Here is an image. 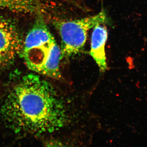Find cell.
<instances>
[{
	"label": "cell",
	"mask_w": 147,
	"mask_h": 147,
	"mask_svg": "<svg viewBox=\"0 0 147 147\" xmlns=\"http://www.w3.org/2000/svg\"><path fill=\"white\" fill-rule=\"evenodd\" d=\"M1 113L7 127L19 135L52 133L67 120L64 103L52 84L34 74L25 75L11 88Z\"/></svg>",
	"instance_id": "1"
},
{
	"label": "cell",
	"mask_w": 147,
	"mask_h": 147,
	"mask_svg": "<svg viewBox=\"0 0 147 147\" xmlns=\"http://www.w3.org/2000/svg\"><path fill=\"white\" fill-rule=\"evenodd\" d=\"M107 15L104 11L96 15L81 19L56 22L55 26L61 38L62 59L76 55L82 50L87 40L88 31L105 23Z\"/></svg>",
	"instance_id": "2"
},
{
	"label": "cell",
	"mask_w": 147,
	"mask_h": 147,
	"mask_svg": "<svg viewBox=\"0 0 147 147\" xmlns=\"http://www.w3.org/2000/svg\"><path fill=\"white\" fill-rule=\"evenodd\" d=\"M55 42L43 18L38 16L28 33L23 46L22 55L28 68L40 73Z\"/></svg>",
	"instance_id": "3"
},
{
	"label": "cell",
	"mask_w": 147,
	"mask_h": 147,
	"mask_svg": "<svg viewBox=\"0 0 147 147\" xmlns=\"http://www.w3.org/2000/svg\"><path fill=\"white\" fill-rule=\"evenodd\" d=\"M20 47L16 28L7 20L0 19V67L12 61Z\"/></svg>",
	"instance_id": "4"
},
{
	"label": "cell",
	"mask_w": 147,
	"mask_h": 147,
	"mask_svg": "<svg viewBox=\"0 0 147 147\" xmlns=\"http://www.w3.org/2000/svg\"><path fill=\"white\" fill-rule=\"evenodd\" d=\"M108 37L106 27L100 24L94 28L90 53L102 72L107 69L105 47Z\"/></svg>",
	"instance_id": "5"
},
{
	"label": "cell",
	"mask_w": 147,
	"mask_h": 147,
	"mask_svg": "<svg viewBox=\"0 0 147 147\" xmlns=\"http://www.w3.org/2000/svg\"><path fill=\"white\" fill-rule=\"evenodd\" d=\"M62 59L61 47L57 42H55L50 50L40 74L53 79H60L61 75L59 65Z\"/></svg>",
	"instance_id": "6"
},
{
	"label": "cell",
	"mask_w": 147,
	"mask_h": 147,
	"mask_svg": "<svg viewBox=\"0 0 147 147\" xmlns=\"http://www.w3.org/2000/svg\"><path fill=\"white\" fill-rule=\"evenodd\" d=\"M3 9L30 13L36 10V3L35 0H0V9Z\"/></svg>",
	"instance_id": "7"
}]
</instances>
